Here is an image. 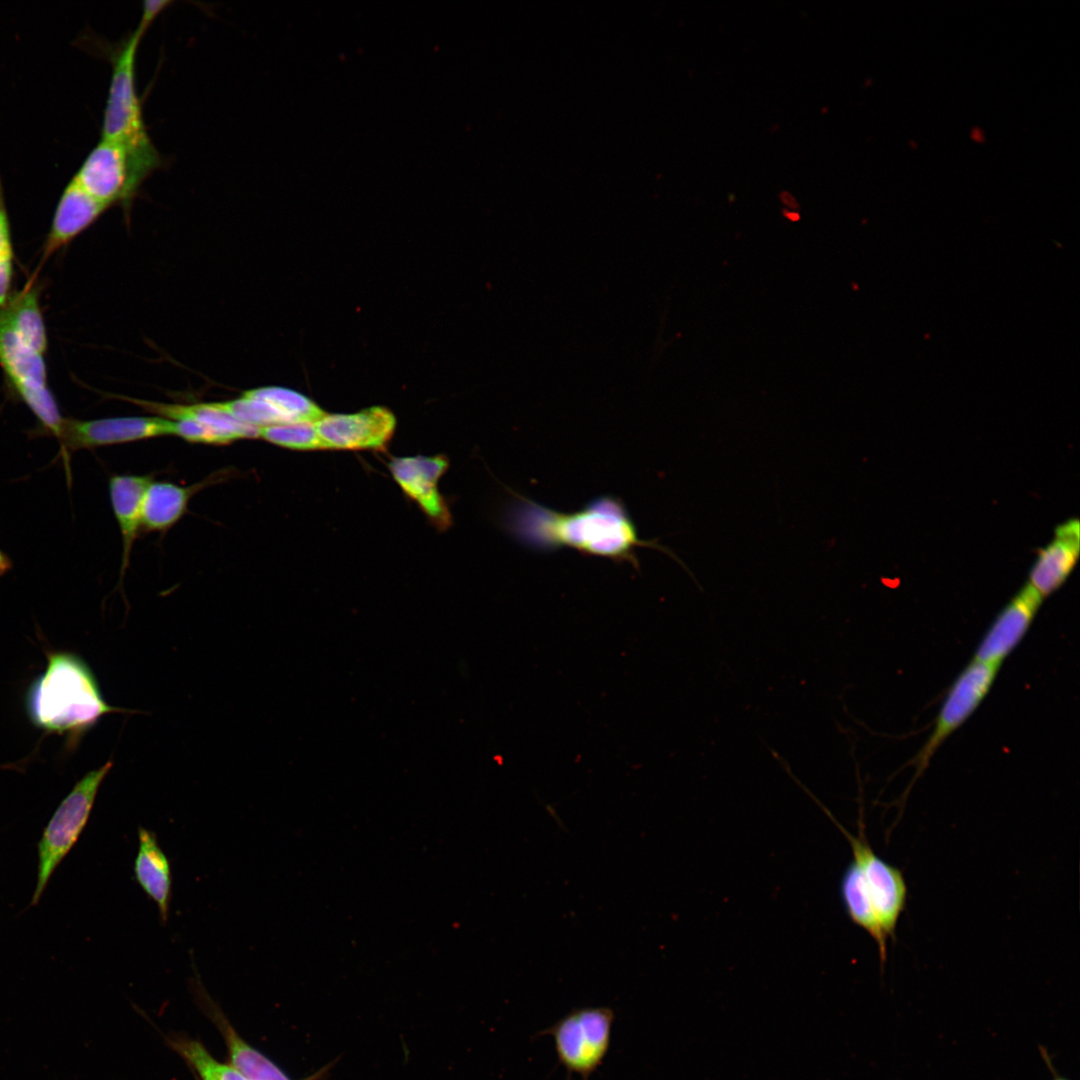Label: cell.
I'll use <instances>...</instances> for the list:
<instances>
[{
    "instance_id": "1",
    "label": "cell",
    "mask_w": 1080,
    "mask_h": 1080,
    "mask_svg": "<svg viewBox=\"0 0 1080 1080\" xmlns=\"http://www.w3.org/2000/svg\"><path fill=\"white\" fill-rule=\"evenodd\" d=\"M510 494L511 501L501 518L502 527L530 550L547 553L568 548L586 556L629 564L638 570L637 550L652 548L667 554L689 571L676 554L657 539L640 538L627 507L616 496H598L578 510L565 512L514 491Z\"/></svg>"
},
{
    "instance_id": "2",
    "label": "cell",
    "mask_w": 1080,
    "mask_h": 1080,
    "mask_svg": "<svg viewBox=\"0 0 1080 1080\" xmlns=\"http://www.w3.org/2000/svg\"><path fill=\"white\" fill-rule=\"evenodd\" d=\"M40 288L29 279L0 308V367L15 397L38 420L41 432L58 437L64 418L47 378L48 338Z\"/></svg>"
},
{
    "instance_id": "3",
    "label": "cell",
    "mask_w": 1080,
    "mask_h": 1080,
    "mask_svg": "<svg viewBox=\"0 0 1080 1080\" xmlns=\"http://www.w3.org/2000/svg\"><path fill=\"white\" fill-rule=\"evenodd\" d=\"M26 709L36 727L68 736L71 741L78 740L104 715L122 711L103 699L87 663L64 651L47 654L45 671L27 691Z\"/></svg>"
},
{
    "instance_id": "4",
    "label": "cell",
    "mask_w": 1080,
    "mask_h": 1080,
    "mask_svg": "<svg viewBox=\"0 0 1080 1080\" xmlns=\"http://www.w3.org/2000/svg\"><path fill=\"white\" fill-rule=\"evenodd\" d=\"M151 23L141 18L112 61V76L104 109L101 138L113 141L126 151L137 194L144 181L162 166L163 159L153 144L143 117L136 89V55L139 43Z\"/></svg>"
},
{
    "instance_id": "5",
    "label": "cell",
    "mask_w": 1080,
    "mask_h": 1080,
    "mask_svg": "<svg viewBox=\"0 0 1080 1080\" xmlns=\"http://www.w3.org/2000/svg\"><path fill=\"white\" fill-rule=\"evenodd\" d=\"M112 767L113 762L108 761L79 780L44 829L38 843V874L32 905L38 903L54 870L77 842L99 787Z\"/></svg>"
},
{
    "instance_id": "6",
    "label": "cell",
    "mask_w": 1080,
    "mask_h": 1080,
    "mask_svg": "<svg viewBox=\"0 0 1080 1080\" xmlns=\"http://www.w3.org/2000/svg\"><path fill=\"white\" fill-rule=\"evenodd\" d=\"M614 1020L610 1007L574 1008L540 1034L553 1038L558 1060L569 1074L589 1080L609 1051Z\"/></svg>"
},
{
    "instance_id": "7",
    "label": "cell",
    "mask_w": 1080,
    "mask_h": 1080,
    "mask_svg": "<svg viewBox=\"0 0 1080 1080\" xmlns=\"http://www.w3.org/2000/svg\"><path fill=\"white\" fill-rule=\"evenodd\" d=\"M1000 665L972 660L950 687L928 739L910 763L915 767L914 780L928 767L932 757L978 708L990 691Z\"/></svg>"
},
{
    "instance_id": "8",
    "label": "cell",
    "mask_w": 1080,
    "mask_h": 1080,
    "mask_svg": "<svg viewBox=\"0 0 1080 1080\" xmlns=\"http://www.w3.org/2000/svg\"><path fill=\"white\" fill-rule=\"evenodd\" d=\"M835 825L851 846L853 860L862 870L866 887L880 927L886 938H894L898 919L907 898L902 872L880 858L870 847L864 824L859 821L858 836L852 835L834 818Z\"/></svg>"
},
{
    "instance_id": "9",
    "label": "cell",
    "mask_w": 1080,
    "mask_h": 1080,
    "mask_svg": "<svg viewBox=\"0 0 1080 1080\" xmlns=\"http://www.w3.org/2000/svg\"><path fill=\"white\" fill-rule=\"evenodd\" d=\"M165 435H174V422L159 416L64 418L57 439L64 452H73Z\"/></svg>"
},
{
    "instance_id": "10",
    "label": "cell",
    "mask_w": 1080,
    "mask_h": 1080,
    "mask_svg": "<svg viewBox=\"0 0 1080 1080\" xmlns=\"http://www.w3.org/2000/svg\"><path fill=\"white\" fill-rule=\"evenodd\" d=\"M72 179L108 207L121 204L128 211L136 196L126 151L104 138L88 153Z\"/></svg>"
},
{
    "instance_id": "11",
    "label": "cell",
    "mask_w": 1080,
    "mask_h": 1080,
    "mask_svg": "<svg viewBox=\"0 0 1080 1080\" xmlns=\"http://www.w3.org/2000/svg\"><path fill=\"white\" fill-rule=\"evenodd\" d=\"M388 467L395 482L435 528L444 531L452 525L449 506L438 490L439 480L449 467L446 456L393 457Z\"/></svg>"
},
{
    "instance_id": "12",
    "label": "cell",
    "mask_w": 1080,
    "mask_h": 1080,
    "mask_svg": "<svg viewBox=\"0 0 1080 1080\" xmlns=\"http://www.w3.org/2000/svg\"><path fill=\"white\" fill-rule=\"evenodd\" d=\"M326 449L384 450L396 418L387 408L374 406L350 414H325L315 423Z\"/></svg>"
},
{
    "instance_id": "13",
    "label": "cell",
    "mask_w": 1080,
    "mask_h": 1080,
    "mask_svg": "<svg viewBox=\"0 0 1080 1080\" xmlns=\"http://www.w3.org/2000/svg\"><path fill=\"white\" fill-rule=\"evenodd\" d=\"M1043 600L1026 583L993 620L978 644L973 660L1001 665L1026 635Z\"/></svg>"
},
{
    "instance_id": "14",
    "label": "cell",
    "mask_w": 1080,
    "mask_h": 1080,
    "mask_svg": "<svg viewBox=\"0 0 1080 1080\" xmlns=\"http://www.w3.org/2000/svg\"><path fill=\"white\" fill-rule=\"evenodd\" d=\"M109 207L88 194L73 179L65 186L43 244L41 259L32 277L37 278L44 263L90 227Z\"/></svg>"
},
{
    "instance_id": "15",
    "label": "cell",
    "mask_w": 1080,
    "mask_h": 1080,
    "mask_svg": "<svg viewBox=\"0 0 1080 1080\" xmlns=\"http://www.w3.org/2000/svg\"><path fill=\"white\" fill-rule=\"evenodd\" d=\"M1079 552V520L1071 518L1058 525L1052 540L1038 551L1027 583L1045 599L1066 582L1077 564Z\"/></svg>"
},
{
    "instance_id": "16",
    "label": "cell",
    "mask_w": 1080,
    "mask_h": 1080,
    "mask_svg": "<svg viewBox=\"0 0 1080 1080\" xmlns=\"http://www.w3.org/2000/svg\"><path fill=\"white\" fill-rule=\"evenodd\" d=\"M126 400L142 407L154 416L172 421L192 420L198 422L215 433L223 445L242 439L259 438L260 428L236 420L218 409L214 402L182 405L133 398H126Z\"/></svg>"
},
{
    "instance_id": "17",
    "label": "cell",
    "mask_w": 1080,
    "mask_h": 1080,
    "mask_svg": "<svg viewBox=\"0 0 1080 1080\" xmlns=\"http://www.w3.org/2000/svg\"><path fill=\"white\" fill-rule=\"evenodd\" d=\"M152 478L147 475L117 474L109 481L111 505L122 537L120 577L130 563L134 542L141 530L142 503Z\"/></svg>"
},
{
    "instance_id": "18",
    "label": "cell",
    "mask_w": 1080,
    "mask_h": 1080,
    "mask_svg": "<svg viewBox=\"0 0 1080 1080\" xmlns=\"http://www.w3.org/2000/svg\"><path fill=\"white\" fill-rule=\"evenodd\" d=\"M138 852L134 862L136 881L158 907L162 923L169 917L172 877L169 860L154 832L138 828Z\"/></svg>"
},
{
    "instance_id": "19",
    "label": "cell",
    "mask_w": 1080,
    "mask_h": 1080,
    "mask_svg": "<svg viewBox=\"0 0 1080 1080\" xmlns=\"http://www.w3.org/2000/svg\"><path fill=\"white\" fill-rule=\"evenodd\" d=\"M204 483L184 487L167 481H152L142 503L141 530L171 528L185 514L191 497Z\"/></svg>"
},
{
    "instance_id": "20",
    "label": "cell",
    "mask_w": 1080,
    "mask_h": 1080,
    "mask_svg": "<svg viewBox=\"0 0 1080 1080\" xmlns=\"http://www.w3.org/2000/svg\"><path fill=\"white\" fill-rule=\"evenodd\" d=\"M840 892L850 920L865 930L875 941L883 969L887 956V938L878 922L862 870L854 860L850 862L842 875Z\"/></svg>"
},
{
    "instance_id": "21",
    "label": "cell",
    "mask_w": 1080,
    "mask_h": 1080,
    "mask_svg": "<svg viewBox=\"0 0 1080 1080\" xmlns=\"http://www.w3.org/2000/svg\"><path fill=\"white\" fill-rule=\"evenodd\" d=\"M213 1016H215L216 1023L224 1036L231 1061L230 1064L247 1080H289L275 1064L245 1042L230 1023L216 1010H214Z\"/></svg>"
},
{
    "instance_id": "22",
    "label": "cell",
    "mask_w": 1080,
    "mask_h": 1080,
    "mask_svg": "<svg viewBox=\"0 0 1080 1080\" xmlns=\"http://www.w3.org/2000/svg\"><path fill=\"white\" fill-rule=\"evenodd\" d=\"M242 394L268 403L287 423H316L326 414L310 398L289 388L265 386L244 391Z\"/></svg>"
},
{
    "instance_id": "23",
    "label": "cell",
    "mask_w": 1080,
    "mask_h": 1080,
    "mask_svg": "<svg viewBox=\"0 0 1080 1080\" xmlns=\"http://www.w3.org/2000/svg\"><path fill=\"white\" fill-rule=\"evenodd\" d=\"M170 1043L198 1074L200 1080H247L231 1064L217 1061L197 1040L178 1038Z\"/></svg>"
},
{
    "instance_id": "24",
    "label": "cell",
    "mask_w": 1080,
    "mask_h": 1080,
    "mask_svg": "<svg viewBox=\"0 0 1080 1080\" xmlns=\"http://www.w3.org/2000/svg\"><path fill=\"white\" fill-rule=\"evenodd\" d=\"M259 438L292 450H323L326 449L321 440L315 423L297 422L273 425L260 428Z\"/></svg>"
},
{
    "instance_id": "25",
    "label": "cell",
    "mask_w": 1080,
    "mask_h": 1080,
    "mask_svg": "<svg viewBox=\"0 0 1080 1080\" xmlns=\"http://www.w3.org/2000/svg\"><path fill=\"white\" fill-rule=\"evenodd\" d=\"M214 405L236 420L253 427L287 424L285 418L271 405L243 394L237 399L214 402Z\"/></svg>"
},
{
    "instance_id": "26",
    "label": "cell",
    "mask_w": 1080,
    "mask_h": 1080,
    "mask_svg": "<svg viewBox=\"0 0 1080 1080\" xmlns=\"http://www.w3.org/2000/svg\"><path fill=\"white\" fill-rule=\"evenodd\" d=\"M174 422V436L193 443L223 445L218 436L209 428L192 420Z\"/></svg>"
},
{
    "instance_id": "27",
    "label": "cell",
    "mask_w": 1080,
    "mask_h": 1080,
    "mask_svg": "<svg viewBox=\"0 0 1080 1080\" xmlns=\"http://www.w3.org/2000/svg\"><path fill=\"white\" fill-rule=\"evenodd\" d=\"M10 232L9 218L0 179V270H14V252Z\"/></svg>"
},
{
    "instance_id": "28",
    "label": "cell",
    "mask_w": 1080,
    "mask_h": 1080,
    "mask_svg": "<svg viewBox=\"0 0 1080 1080\" xmlns=\"http://www.w3.org/2000/svg\"><path fill=\"white\" fill-rule=\"evenodd\" d=\"M1039 1050H1040V1052H1041V1055H1042V1057H1043V1059H1044V1061H1045V1063H1046L1047 1067H1049V1069H1050V1070H1051V1072H1052V1075H1053V1080H1069V1079H1067V1078H1065V1077H1062V1076H1060V1075H1059V1074L1057 1073V1071L1055 1070V1067L1053 1066V1063H1052V1061H1051V1059H1050V1057H1049V1055H1048L1047 1051L1045 1050V1048L1041 1046V1047L1039 1048Z\"/></svg>"
},
{
    "instance_id": "29",
    "label": "cell",
    "mask_w": 1080,
    "mask_h": 1080,
    "mask_svg": "<svg viewBox=\"0 0 1080 1080\" xmlns=\"http://www.w3.org/2000/svg\"><path fill=\"white\" fill-rule=\"evenodd\" d=\"M11 565L12 564L9 557L0 549V576L8 572V570L11 568Z\"/></svg>"
}]
</instances>
